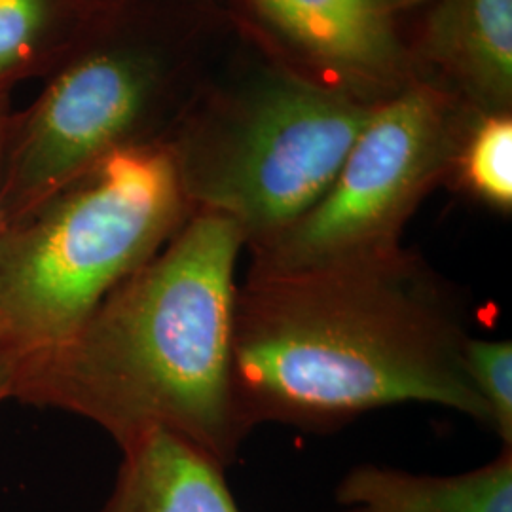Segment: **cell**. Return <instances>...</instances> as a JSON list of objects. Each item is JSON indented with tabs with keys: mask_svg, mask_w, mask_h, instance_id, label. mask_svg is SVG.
Instances as JSON below:
<instances>
[{
	"mask_svg": "<svg viewBox=\"0 0 512 512\" xmlns=\"http://www.w3.org/2000/svg\"><path fill=\"white\" fill-rule=\"evenodd\" d=\"M459 296L418 253L291 272H255L238 283L232 389L239 423L332 431L393 404H435L492 429L471 382Z\"/></svg>",
	"mask_w": 512,
	"mask_h": 512,
	"instance_id": "obj_1",
	"label": "cell"
},
{
	"mask_svg": "<svg viewBox=\"0 0 512 512\" xmlns=\"http://www.w3.org/2000/svg\"><path fill=\"white\" fill-rule=\"evenodd\" d=\"M234 222L194 211L65 344L16 357L14 399L71 412L118 446L167 431L222 469L247 437L232 389Z\"/></svg>",
	"mask_w": 512,
	"mask_h": 512,
	"instance_id": "obj_2",
	"label": "cell"
},
{
	"mask_svg": "<svg viewBox=\"0 0 512 512\" xmlns=\"http://www.w3.org/2000/svg\"><path fill=\"white\" fill-rule=\"evenodd\" d=\"M232 31L217 6L101 0L35 101L12 114L0 230L112 154L165 143Z\"/></svg>",
	"mask_w": 512,
	"mask_h": 512,
	"instance_id": "obj_3",
	"label": "cell"
},
{
	"mask_svg": "<svg viewBox=\"0 0 512 512\" xmlns=\"http://www.w3.org/2000/svg\"><path fill=\"white\" fill-rule=\"evenodd\" d=\"M374 109L234 29L165 147L192 213L234 222L249 251L327 192Z\"/></svg>",
	"mask_w": 512,
	"mask_h": 512,
	"instance_id": "obj_4",
	"label": "cell"
},
{
	"mask_svg": "<svg viewBox=\"0 0 512 512\" xmlns=\"http://www.w3.org/2000/svg\"><path fill=\"white\" fill-rule=\"evenodd\" d=\"M190 215L169 150L154 143L112 154L2 228L0 351L65 344Z\"/></svg>",
	"mask_w": 512,
	"mask_h": 512,
	"instance_id": "obj_5",
	"label": "cell"
},
{
	"mask_svg": "<svg viewBox=\"0 0 512 512\" xmlns=\"http://www.w3.org/2000/svg\"><path fill=\"white\" fill-rule=\"evenodd\" d=\"M473 116L423 82L378 105L327 192L283 232L249 249V270L291 272L403 247L404 226L446 183Z\"/></svg>",
	"mask_w": 512,
	"mask_h": 512,
	"instance_id": "obj_6",
	"label": "cell"
},
{
	"mask_svg": "<svg viewBox=\"0 0 512 512\" xmlns=\"http://www.w3.org/2000/svg\"><path fill=\"white\" fill-rule=\"evenodd\" d=\"M433 0H220L241 37L323 88L378 107L416 84L410 38Z\"/></svg>",
	"mask_w": 512,
	"mask_h": 512,
	"instance_id": "obj_7",
	"label": "cell"
},
{
	"mask_svg": "<svg viewBox=\"0 0 512 512\" xmlns=\"http://www.w3.org/2000/svg\"><path fill=\"white\" fill-rule=\"evenodd\" d=\"M416 80L475 114L512 112V0H433L410 38Z\"/></svg>",
	"mask_w": 512,
	"mask_h": 512,
	"instance_id": "obj_8",
	"label": "cell"
},
{
	"mask_svg": "<svg viewBox=\"0 0 512 512\" xmlns=\"http://www.w3.org/2000/svg\"><path fill=\"white\" fill-rule=\"evenodd\" d=\"M124 458L101 512H239L224 469L167 431L120 446Z\"/></svg>",
	"mask_w": 512,
	"mask_h": 512,
	"instance_id": "obj_9",
	"label": "cell"
},
{
	"mask_svg": "<svg viewBox=\"0 0 512 512\" xmlns=\"http://www.w3.org/2000/svg\"><path fill=\"white\" fill-rule=\"evenodd\" d=\"M344 512H512V448L461 475H414L363 463L336 486Z\"/></svg>",
	"mask_w": 512,
	"mask_h": 512,
	"instance_id": "obj_10",
	"label": "cell"
},
{
	"mask_svg": "<svg viewBox=\"0 0 512 512\" xmlns=\"http://www.w3.org/2000/svg\"><path fill=\"white\" fill-rule=\"evenodd\" d=\"M101 0H0V86L54 73Z\"/></svg>",
	"mask_w": 512,
	"mask_h": 512,
	"instance_id": "obj_11",
	"label": "cell"
},
{
	"mask_svg": "<svg viewBox=\"0 0 512 512\" xmlns=\"http://www.w3.org/2000/svg\"><path fill=\"white\" fill-rule=\"evenodd\" d=\"M444 184L492 213L511 217L512 112L471 118Z\"/></svg>",
	"mask_w": 512,
	"mask_h": 512,
	"instance_id": "obj_12",
	"label": "cell"
},
{
	"mask_svg": "<svg viewBox=\"0 0 512 512\" xmlns=\"http://www.w3.org/2000/svg\"><path fill=\"white\" fill-rule=\"evenodd\" d=\"M463 359L478 397L490 412L492 431L503 442V448H512L511 340L469 336L463 346Z\"/></svg>",
	"mask_w": 512,
	"mask_h": 512,
	"instance_id": "obj_13",
	"label": "cell"
},
{
	"mask_svg": "<svg viewBox=\"0 0 512 512\" xmlns=\"http://www.w3.org/2000/svg\"><path fill=\"white\" fill-rule=\"evenodd\" d=\"M10 97H12V88L0 86V183H2L4 156H6V145H8V135H10L12 114H14V110L10 107Z\"/></svg>",
	"mask_w": 512,
	"mask_h": 512,
	"instance_id": "obj_14",
	"label": "cell"
},
{
	"mask_svg": "<svg viewBox=\"0 0 512 512\" xmlns=\"http://www.w3.org/2000/svg\"><path fill=\"white\" fill-rule=\"evenodd\" d=\"M16 387V357L0 351V403L6 399H14Z\"/></svg>",
	"mask_w": 512,
	"mask_h": 512,
	"instance_id": "obj_15",
	"label": "cell"
},
{
	"mask_svg": "<svg viewBox=\"0 0 512 512\" xmlns=\"http://www.w3.org/2000/svg\"><path fill=\"white\" fill-rule=\"evenodd\" d=\"M179 2H194V4H207V6H217V8H220V0H179Z\"/></svg>",
	"mask_w": 512,
	"mask_h": 512,
	"instance_id": "obj_16",
	"label": "cell"
}]
</instances>
